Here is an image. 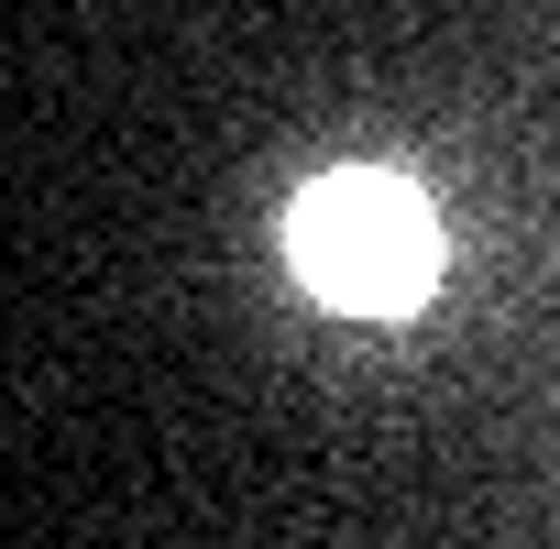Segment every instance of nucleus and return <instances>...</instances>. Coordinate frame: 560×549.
Returning <instances> with one entry per match:
<instances>
[{
    "label": "nucleus",
    "instance_id": "f257e3e1",
    "mask_svg": "<svg viewBox=\"0 0 560 549\" xmlns=\"http://www.w3.org/2000/svg\"><path fill=\"white\" fill-rule=\"evenodd\" d=\"M287 264L319 308H352V319H407L429 308L440 287V209L418 176H385V165H352V176H319L298 209H287Z\"/></svg>",
    "mask_w": 560,
    "mask_h": 549
}]
</instances>
